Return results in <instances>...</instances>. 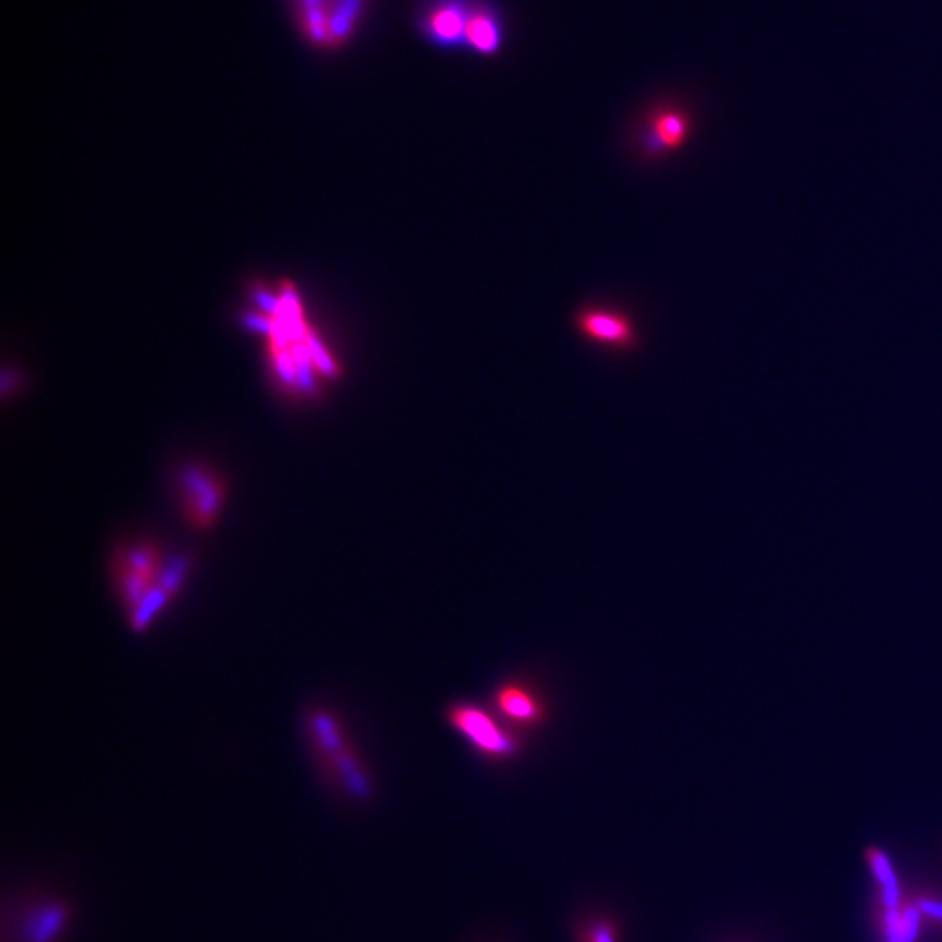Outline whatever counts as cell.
<instances>
[{"label":"cell","instance_id":"cell-1","mask_svg":"<svg viewBox=\"0 0 942 942\" xmlns=\"http://www.w3.org/2000/svg\"><path fill=\"white\" fill-rule=\"evenodd\" d=\"M304 724L309 747L323 775L348 796L365 798L370 791L369 777L341 717L327 707H313L306 714Z\"/></svg>","mask_w":942,"mask_h":942},{"label":"cell","instance_id":"cell-2","mask_svg":"<svg viewBox=\"0 0 942 942\" xmlns=\"http://www.w3.org/2000/svg\"><path fill=\"white\" fill-rule=\"evenodd\" d=\"M173 494L185 524L198 533H208L226 508L229 485L220 471L191 461L175 471Z\"/></svg>","mask_w":942,"mask_h":942},{"label":"cell","instance_id":"cell-3","mask_svg":"<svg viewBox=\"0 0 942 942\" xmlns=\"http://www.w3.org/2000/svg\"><path fill=\"white\" fill-rule=\"evenodd\" d=\"M166 559L161 547L151 540L130 541L114 552L112 580L128 613L156 590Z\"/></svg>","mask_w":942,"mask_h":942},{"label":"cell","instance_id":"cell-4","mask_svg":"<svg viewBox=\"0 0 942 942\" xmlns=\"http://www.w3.org/2000/svg\"><path fill=\"white\" fill-rule=\"evenodd\" d=\"M447 723L458 731L466 742L487 759L503 761L520 751V738L512 726L501 719L494 709L471 702L452 704L447 712Z\"/></svg>","mask_w":942,"mask_h":942},{"label":"cell","instance_id":"cell-5","mask_svg":"<svg viewBox=\"0 0 942 942\" xmlns=\"http://www.w3.org/2000/svg\"><path fill=\"white\" fill-rule=\"evenodd\" d=\"M578 334L599 348L630 351L639 344L634 320L622 309L609 306H585L574 316Z\"/></svg>","mask_w":942,"mask_h":942},{"label":"cell","instance_id":"cell-6","mask_svg":"<svg viewBox=\"0 0 942 942\" xmlns=\"http://www.w3.org/2000/svg\"><path fill=\"white\" fill-rule=\"evenodd\" d=\"M691 133V117L681 107H656L649 112L641 137L639 151L644 161H660L672 152L679 151Z\"/></svg>","mask_w":942,"mask_h":942},{"label":"cell","instance_id":"cell-7","mask_svg":"<svg viewBox=\"0 0 942 942\" xmlns=\"http://www.w3.org/2000/svg\"><path fill=\"white\" fill-rule=\"evenodd\" d=\"M492 709L513 730H533L548 719L545 697L524 679L499 684L492 695Z\"/></svg>","mask_w":942,"mask_h":942},{"label":"cell","instance_id":"cell-8","mask_svg":"<svg viewBox=\"0 0 942 942\" xmlns=\"http://www.w3.org/2000/svg\"><path fill=\"white\" fill-rule=\"evenodd\" d=\"M468 13V0H433L421 18V30L442 48L465 46Z\"/></svg>","mask_w":942,"mask_h":942},{"label":"cell","instance_id":"cell-9","mask_svg":"<svg viewBox=\"0 0 942 942\" xmlns=\"http://www.w3.org/2000/svg\"><path fill=\"white\" fill-rule=\"evenodd\" d=\"M69 922V908L58 901H42L28 909L20 923L21 942H56Z\"/></svg>","mask_w":942,"mask_h":942},{"label":"cell","instance_id":"cell-10","mask_svg":"<svg viewBox=\"0 0 942 942\" xmlns=\"http://www.w3.org/2000/svg\"><path fill=\"white\" fill-rule=\"evenodd\" d=\"M503 41V28L494 7L482 0L470 2V13L466 23L465 46L480 55L498 53Z\"/></svg>","mask_w":942,"mask_h":942},{"label":"cell","instance_id":"cell-11","mask_svg":"<svg viewBox=\"0 0 942 942\" xmlns=\"http://www.w3.org/2000/svg\"><path fill=\"white\" fill-rule=\"evenodd\" d=\"M923 915L918 904L908 906H881L880 927L885 942H915L922 929Z\"/></svg>","mask_w":942,"mask_h":942},{"label":"cell","instance_id":"cell-12","mask_svg":"<svg viewBox=\"0 0 942 942\" xmlns=\"http://www.w3.org/2000/svg\"><path fill=\"white\" fill-rule=\"evenodd\" d=\"M866 859L871 871H873L874 878L880 885L881 906H887V908L899 906L902 902L901 885L897 880V874H895L894 866L890 862V857L881 848L869 847L866 850Z\"/></svg>","mask_w":942,"mask_h":942},{"label":"cell","instance_id":"cell-13","mask_svg":"<svg viewBox=\"0 0 942 942\" xmlns=\"http://www.w3.org/2000/svg\"><path fill=\"white\" fill-rule=\"evenodd\" d=\"M363 0H335L334 7H328V25H330V48L341 46L353 34L362 13Z\"/></svg>","mask_w":942,"mask_h":942},{"label":"cell","instance_id":"cell-14","mask_svg":"<svg viewBox=\"0 0 942 942\" xmlns=\"http://www.w3.org/2000/svg\"><path fill=\"white\" fill-rule=\"evenodd\" d=\"M299 23L311 44L330 48L327 4H299Z\"/></svg>","mask_w":942,"mask_h":942},{"label":"cell","instance_id":"cell-15","mask_svg":"<svg viewBox=\"0 0 942 942\" xmlns=\"http://www.w3.org/2000/svg\"><path fill=\"white\" fill-rule=\"evenodd\" d=\"M583 942H616V929L606 920L590 923L583 932Z\"/></svg>","mask_w":942,"mask_h":942},{"label":"cell","instance_id":"cell-16","mask_svg":"<svg viewBox=\"0 0 942 942\" xmlns=\"http://www.w3.org/2000/svg\"><path fill=\"white\" fill-rule=\"evenodd\" d=\"M918 908L922 911L923 918H930L934 922L942 923V901L939 899H918L916 901Z\"/></svg>","mask_w":942,"mask_h":942},{"label":"cell","instance_id":"cell-17","mask_svg":"<svg viewBox=\"0 0 942 942\" xmlns=\"http://www.w3.org/2000/svg\"><path fill=\"white\" fill-rule=\"evenodd\" d=\"M299 4H325V0H299Z\"/></svg>","mask_w":942,"mask_h":942}]
</instances>
